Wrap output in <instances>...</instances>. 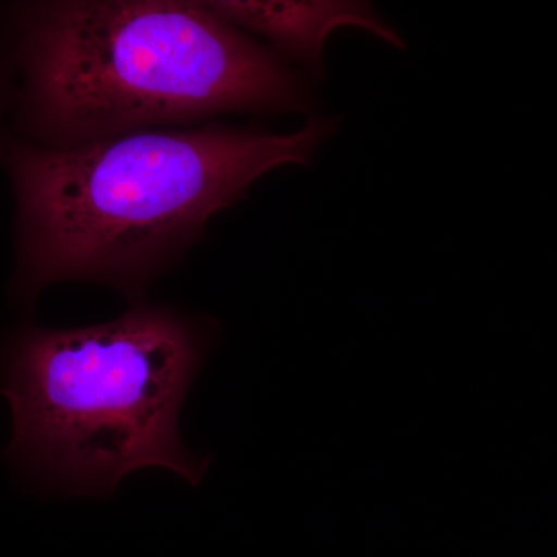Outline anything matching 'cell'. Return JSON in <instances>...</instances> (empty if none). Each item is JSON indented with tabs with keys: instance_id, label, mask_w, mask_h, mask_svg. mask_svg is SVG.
<instances>
[{
	"instance_id": "1",
	"label": "cell",
	"mask_w": 557,
	"mask_h": 557,
	"mask_svg": "<svg viewBox=\"0 0 557 557\" xmlns=\"http://www.w3.org/2000/svg\"><path fill=\"white\" fill-rule=\"evenodd\" d=\"M332 116L292 134L220 124L127 132L70 148H3L13 186L16 273L11 295L32 309L57 282H97L139 302L200 239L209 220L252 183L311 163Z\"/></svg>"
},
{
	"instance_id": "2",
	"label": "cell",
	"mask_w": 557,
	"mask_h": 557,
	"mask_svg": "<svg viewBox=\"0 0 557 557\" xmlns=\"http://www.w3.org/2000/svg\"><path fill=\"white\" fill-rule=\"evenodd\" d=\"M17 121L40 148L311 108L309 84L205 2L69 0L5 9Z\"/></svg>"
},
{
	"instance_id": "3",
	"label": "cell",
	"mask_w": 557,
	"mask_h": 557,
	"mask_svg": "<svg viewBox=\"0 0 557 557\" xmlns=\"http://www.w3.org/2000/svg\"><path fill=\"white\" fill-rule=\"evenodd\" d=\"M218 329L135 302L115 321L22 325L0 341V394L13 437L7 463L32 486L109 497L131 472L164 468L197 486L209 457L186 448L180 410Z\"/></svg>"
},
{
	"instance_id": "4",
	"label": "cell",
	"mask_w": 557,
	"mask_h": 557,
	"mask_svg": "<svg viewBox=\"0 0 557 557\" xmlns=\"http://www.w3.org/2000/svg\"><path fill=\"white\" fill-rule=\"evenodd\" d=\"M219 17L242 32L263 36L274 51L292 58L317 79L324 78V47L338 28H359L394 49L406 42L368 2L318 0V2H205Z\"/></svg>"
}]
</instances>
